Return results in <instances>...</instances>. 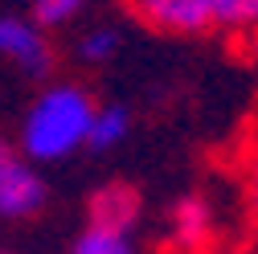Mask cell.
Masks as SVG:
<instances>
[{"instance_id":"obj_1","label":"cell","mask_w":258,"mask_h":254,"mask_svg":"<svg viewBox=\"0 0 258 254\" xmlns=\"http://www.w3.org/2000/svg\"><path fill=\"white\" fill-rule=\"evenodd\" d=\"M90 90L78 82H49L37 90V99L29 103L21 127H17V156L29 164H57L70 160L74 152L86 148V127L94 115Z\"/></svg>"},{"instance_id":"obj_2","label":"cell","mask_w":258,"mask_h":254,"mask_svg":"<svg viewBox=\"0 0 258 254\" xmlns=\"http://www.w3.org/2000/svg\"><path fill=\"white\" fill-rule=\"evenodd\" d=\"M0 61H9L25 78H49L57 53L49 33L29 13H0Z\"/></svg>"},{"instance_id":"obj_3","label":"cell","mask_w":258,"mask_h":254,"mask_svg":"<svg viewBox=\"0 0 258 254\" xmlns=\"http://www.w3.org/2000/svg\"><path fill=\"white\" fill-rule=\"evenodd\" d=\"M49 201V184L37 164H29L25 156L0 172V221H29L37 217Z\"/></svg>"},{"instance_id":"obj_4","label":"cell","mask_w":258,"mask_h":254,"mask_svg":"<svg viewBox=\"0 0 258 254\" xmlns=\"http://www.w3.org/2000/svg\"><path fill=\"white\" fill-rule=\"evenodd\" d=\"M136 221H140V197H136L132 184H103V188H94V193H90L86 226L132 234Z\"/></svg>"},{"instance_id":"obj_5","label":"cell","mask_w":258,"mask_h":254,"mask_svg":"<svg viewBox=\"0 0 258 254\" xmlns=\"http://www.w3.org/2000/svg\"><path fill=\"white\" fill-rule=\"evenodd\" d=\"M140 21L164 29V33H205L213 25L209 9H201L197 0H132Z\"/></svg>"},{"instance_id":"obj_6","label":"cell","mask_w":258,"mask_h":254,"mask_svg":"<svg viewBox=\"0 0 258 254\" xmlns=\"http://www.w3.org/2000/svg\"><path fill=\"white\" fill-rule=\"evenodd\" d=\"M168 234H172V242H176L180 250L205 246L209 234H213V209H209V201L197 197V193L180 197V201L172 205V213H168Z\"/></svg>"},{"instance_id":"obj_7","label":"cell","mask_w":258,"mask_h":254,"mask_svg":"<svg viewBox=\"0 0 258 254\" xmlns=\"http://www.w3.org/2000/svg\"><path fill=\"white\" fill-rule=\"evenodd\" d=\"M127 132H132V115H127L123 103H103L94 107L90 115V127H86V148L90 152H111L127 140Z\"/></svg>"},{"instance_id":"obj_8","label":"cell","mask_w":258,"mask_h":254,"mask_svg":"<svg viewBox=\"0 0 258 254\" xmlns=\"http://www.w3.org/2000/svg\"><path fill=\"white\" fill-rule=\"evenodd\" d=\"M70 254H140V250H136V238H132V234L86 226V230H78Z\"/></svg>"},{"instance_id":"obj_9","label":"cell","mask_w":258,"mask_h":254,"mask_svg":"<svg viewBox=\"0 0 258 254\" xmlns=\"http://www.w3.org/2000/svg\"><path fill=\"white\" fill-rule=\"evenodd\" d=\"M78 61L82 66H103V61H111L119 53V29L111 25H90L86 33L78 37Z\"/></svg>"},{"instance_id":"obj_10","label":"cell","mask_w":258,"mask_h":254,"mask_svg":"<svg viewBox=\"0 0 258 254\" xmlns=\"http://www.w3.org/2000/svg\"><path fill=\"white\" fill-rule=\"evenodd\" d=\"M86 5H90V0H33V13H29V17H33L45 33H49V29L70 25Z\"/></svg>"},{"instance_id":"obj_11","label":"cell","mask_w":258,"mask_h":254,"mask_svg":"<svg viewBox=\"0 0 258 254\" xmlns=\"http://www.w3.org/2000/svg\"><path fill=\"white\" fill-rule=\"evenodd\" d=\"M13 160H17V148H13V144H9L5 136H0V172H5V168H9Z\"/></svg>"},{"instance_id":"obj_12","label":"cell","mask_w":258,"mask_h":254,"mask_svg":"<svg viewBox=\"0 0 258 254\" xmlns=\"http://www.w3.org/2000/svg\"><path fill=\"white\" fill-rule=\"evenodd\" d=\"M250 193H254V205H258V152H254V172H250Z\"/></svg>"},{"instance_id":"obj_13","label":"cell","mask_w":258,"mask_h":254,"mask_svg":"<svg viewBox=\"0 0 258 254\" xmlns=\"http://www.w3.org/2000/svg\"><path fill=\"white\" fill-rule=\"evenodd\" d=\"M197 5H201V9H209V17H213V25H217V5H221V0H197Z\"/></svg>"},{"instance_id":"obj_14","label":"cell","mask_w":258,"mask_h":254,"mask_svg":"<svg viewBox=\"0 0 258 254\" xmlns=\"http://www.w3.org/2000/svg\"><path fill=\"white\" fill-rule=\"evenodd\" d=\"M0 254H17V250H9V246H0Z\"/></svg>"}]
</instances>
